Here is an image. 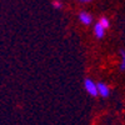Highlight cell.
Masks as SVG:
<instances>
[{
	"mask_svg": "<svg viewBox=\"0 0 125 125\" xmlns=\"http://www.w3.org/2000/svg\"><path fill=\"white\" fill-rule=\"evenodd\" d=\"M80 1H83V3H88V1H91V0H80Z\"/></svg>",
	"mask_w": 125,
	"mask_h": 125,
	"instance_id": "cell-8",
	"label": "cell"
},
{
	"mask_svg": "<svg viewBox=\"0 0 125 125\" xmlns=\"http://www.w3.org/2000/svg\"><path fill=\"white\" fill-rule=\"evenodd\" d=\"M53 5H54V8H56V9H60V8H61V5H60V3H58V1H55V3L53 4Z\"/></svg>",
	"mask_w": 125,
	"mask_h": 125,
	"instance_id": "cell-7",
	"label": "cell"
},
{
	"mask_svg": "<svg viewBox=\"0 0 125 125\" xmlns=\"http://www.w3.org/2000/svg\"><path fill=\"white\" fill-rule=\"evenodd\" d=\"M79 20L81 21V24H84V25H90L93 23V16L86 13V11H81L79 14Z\"/></svg>",
	"mask_w": 125,
	"mask_h": 125,
	"instance_id": "cell-3",
	"label": "cell"
},
{
	"mask_svg": "<svg viewBox=\"0 0 125 125\" xmlns=\"http://www.w3.org/2000/svg\"><path fill=\"white\" fill-rule=\"evenodd\" d=\"M98 23H99L104 29H105V30L110 26V21H109V19H108L106 16H101V18L99 19V21H98Z\"/></svg>",
	"mask_w": 125,
	"mask_h": 125,
	"instance_id": "cell-5",
	"label": "cell"
},
{
	"mask_svg": "<svg viewBox=\"0 0 125 125\" xmlns=\"http://www.w3.org/2000/svg\"><path fill=\"white\" fill-rule=\"evenodd\" d=\"M121 62H120V71H125V50H120Z\"/></svg>",
	"mask_w": 125,
	"mask_h": 125,
	"instance_id": "cell-6",
	"label": "cell"
},
{
	"mask_svg": "<svg viewBox=\"0 0 125 125\" xmlns=\"http://www.w3.org/2000/svg\"><path fill=\"white\" fill-rule=\"evenodd\" d=\"M84 89H85V91L89 94L90 96H93V98L98 96V86H96V83L94 81V80H91L90 78H86V79L84 80Z\"/></svg>",
	"mask_w": 125,
	"mask_h": 125,
	"instance_id": "cell-1",
	"label": "cell"
},
{
	"mask_svg": "<svg viewBox=\"0 0 125 125\" xmlns=\"http://www.w3.org/2000/svg\"><path fill=\"white\" fill-rule=\"evenodd\" d=\"M98 86V95H100L101 98H109L110 95V88L105 84V83H96Z\"/></svg>",
	"mask_w": 125,
	"mask_h": 125,
	"instance_id": "cell-2",
	"label": "cell"
},
{
	"mask_svg": "<svg viewBox=\"0 0 125 125\" xmlns=\"http://www.w3.org/2000/svg\"><path fill=\"white\" fill-rule=\"evenodd\" d=\"M94 35H95L98 39H103L105 36V29H104L99 23H96L94 25Z\"/></svg>",
	"mask_w": 125,
	"mask_h": 125,
	"instance_id": "cell-4",
	"label": "cell"
}]
</instances>
